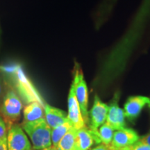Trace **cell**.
I'll return each instance as SVG.
<instances>
[{
    "label": "cell",
    "instance_id": "6da1fadb",
    "mask_svg": "<svg viewBox=\"0 0 150 150\" xmlns=\"http://www.w3.org/2000/svg\"><path fill=\"white\" fill-rule=\"evenodd\" d=\"M0 71L10 77L16 88V92H18L19 97L23 99L26 104L37 102L44 107L46 103L44 102L31 81L25 74L21 65L17 63L1 65Z\"/></svg>",
    "mask_w": 150,
    "mask_h": 150
},
{
    "label": "cell",
    "instance_id": "7a4b0ae2",
    "mask_svg": "<svg viewBox=\"0 0 150 150\" xmlns=\"http://www.w3.org/2000/svg\"><path fill=\"white\" fill-rule=\"evenodd\" d=\"M21 127L31 139L33 150H42L52 147V129L45 117L33 122H23Z\"/></svg>",
    "mask_w": 150,
    "mask_h": 150
},
{
    "label": "cell",
    "instance_id": "3957f363",
    "mask_svg": "<svg viewBox=\"0 0 150 150\" xmlns=\"http://www.w3.org/2000/svg\"><path fill=\"white\" fill-rule=\"evenodd\" d=\"M72 85L74 88V91L76 100L81 111L82 117L86 125H89L88 117V86L83 74V71L80 65L75 63L74 73H73V81Z\"/></svg>",
    "mask_w": 150,
    "mask_h": 150
},
{
    "label": "cell",
    "instance_id": "277c9868",
    "mask_svg": "<svg viewBox=\"0 0 150 150\" xmlns=\"http://www.w3.org/2000/svg\"><path fill=\"white\" fill-rule=\"evenodd\" d=\"M22 108V100L16 91L13 89L7 91L0 102V113L6 123L10 126L14 124V122L18 120Z\"/></svg>",
    "mask_w": 150,
    "mask_h": 150
},
{
    "label": "cell",
    "instance_id": "5b68a950",
    "mask_svg": "<svg viewBox=\"0 0 150 150\" xmlns=\"http://www.w3.org/2000/svg\"><path fill=\"white\" fill-rule=\"evenodd\" d=\"M8 150H31L32 146L22 127L13 124L8 127L6 135Z\"/></svg>",
    "mask_w": 150,
    "mask_h": 150
},
{
    "label": "cell",
    "instance_id": "8992f818",
    "mask_svg": "<svg viewBox=\"0 0 150 150\" xmlns=\"http://www.w3.org/2000/svg\"><path fill=\"white\" fill-rule=\"evenodd\" d=\"M120 96V91L115 92L108 106V114L106 120V123L116 131L125 128L126 127L124 110L119 106Z\"/></svg>",
    "mask_w": 150,
    "mask_h": 150
},
{
    "label": "cell",
    "instance_id": "52a82bcc",
    "mask_svg": "<svg viewBox=\"0 0 150 150\" xmlns=\"http://www.w3.org/2000/svg\"><path fill=\"white\" fill-rule=\"evenodd\" d=\"M108 109V105L103 102L98 95L96 94L94 97L93 106L88 111V127L90 129L95 131H98L99 127L106 122Z\"/></svg>",
    "mask_w": 150,
    "mask_h": 150
},
{
    "label": "cell",
    "instance_id": "ba28073f",
    "mask_svg": "<svg viewBox=\"0 0 150 150\" xmlns=\"http://www.w3.org/2000/svg\"><path fill=\"white\" fill-rule=\"evenodd\" d=\"M150 104V98L137 95L131 96L127 99L124 106V113L129 121L134 122L140 115L142 110L146 105Z\"/></svg>",
    "mask_w": 150,
    "mask_h": 150
},
{
    "label": "cell",
    "instance_id": "9c48e42d",
    "mask_svg": "<svg viewBox=\"0 0 150 150\" xmlns=\"http://www.w3.org/2000/svg\"><path fill=\"white\" fill-rule=\"evenodd\" d=\"M67 104H68V113L67 117L71 126L76 130L83 128L86 126V124L82 117L81 111L75 96L72 85L70 86Z\"/></svg>",
    "mask_w": 150,
    "mask_h": 150
},
{
    "label": "cell",
    "instance_id": "30bf717a",
    "mask_svg": "<svg viewBox=\"0 0 150 150\" xmlns=\"http://www.w3.org/2000/svg\"><path fill=\"white\" fill-rule=\"evenodd\" d=\"M140 139L138 133L133 129L123 128L114 132L110 146L116 148L129 147Z\"/></svg>",
    "mask_w": 150,
    "mask_h": 150
},
{
    "label": "cell",
    "instance_id": "8fae6325",
    "mask_svg": "<svg viewBox=\"0 0 150 150\" xmlns=\"http://www.w3.org/2000/svg\"><path fill=\"white\" fill-rule=\"evenodd\" d=\"M45 119L51 129L59 126L67 121V115L64 110L46 104L44 106Z\"/></svg>",
    "mask_w": 150,
    "mask_h": 150
},
{
    "label": "cell",
    "instance_id": "7c38bea8",
    "mask_svg": "<svg viewBox=\"0 0 150 150\" xmlns=\"http://www.w3.org/2000/svg\"><path fill=\"white\" fill-rule=\"evenodd\" d=\"M95 144L91 129L88 127L76 130L74 150H89Z\"/></svg>",
    "mask_w": 150,
    "mask_h": 150
},
{
    "label": "cell",
    "instance_id": "4fadbf2b",
    "mask_svg": "<svg viewBox=\"0 0 150 150\" xmlns=\"http://www.w3.org/2000/svg\"><path fill=\"white\" fill-rule=\"evenodd\" d=\"M44 107L40 103L34 102L28 104L23 110V122H33L44 117Z\"/></svg>",
    "mask_w": 150,
    "mask_h": 150
},
{
    "label": "cell",
    "instance_id": "5bb4252c",
    "mask_svg": "<svg viewBox=\"0 0 150 150\" xmlns=\"http://www.w3.org/2000/svg\"><path fill=\"white\" fill-rule=\"evenodd\" d=\"M72 128L70 123L69 122L68 120L65 122L64 123L59 126L52 129L51 131V140H52V147L56 149L58 144L61 140V138L65 136L69 129Z\"/></svg>",
    "mask_w": 150,
    "mask_h": 150
},
{
    "label": "cell",
    "instance_id": "9a60e30c",
    "mask_svg": "<svg viewBox=\"0 0 150 150\" xmlns=\"http://www.w3.org/2000/svg\"><path fill=\"white\" fill-rule=\"evenodd\" d=\"M76 130L70 128L65 136L61 138L56 147V150H74Z\"/></svg>",
    "mask_w": 150,
    "mask_h": 150
},
{
    "label": "cell",
    "instance_id": "2e32d148",
    "mask_svg": "<svg viewBox=\"0 0 150 150\" xmlns=\"http://www.w3.org/2000/svg\"><path fill=\"white\" fill-rule=\"evenodd\" d=\"M98 134L102 144L110 145L114 134V129L108 124L104 123L98 129Z\"/></svg>",
    "mask_w": 150,
    "mask_h": 150
},
{
    "label": "cell",
    "instance_id": "e0dca14e",
    "mask_svg": "<svg viewBox=\"0 0 150 150\" xmlns=\"http://www.w3.org/2000/svg\"><path fill=\"white\" fill-rule=\"evenodd\" d=\"M130 150H150V147L138 140L132 145L129 146Z\"/></svg>",
    "mask_w": 150,
    "mask_h": 150
},
{
    "label": "cell",
    "instance_id": "ac0fdd59",
    "mask_svg": "<svg viewBox=\"0 0 150 150\" xmlns=\"http://www.w3.org/2000/svg\"><path fill=\"white\" fill-rule=\"evenodd\" d=\"M7 131H8V129H7L6 123L4 118L0 115V139L6 136Z\"/></svg>",
    "mask_w": 150,
    "mask_h": 150
},
{
    "label": "cell",
    "instance_id": "d6986e66",
    "mask_svg": "<svg viewBox=\"0 0 150 150\" xmlns=\"http://www.w3.org/2000/svg\"><path fill=\"white\" fill-rule=\"evenodd\" d=\"M139 141L143 142V143L149 145L150 147V131L147 133V134L145 135V136L140 137Z\"/></svg>",
    "mask_w": 150,
    "mask_h": 150
},
{
    "label": "cell",
    "instance_id": "ffe728a7",
    "mask_svg": "<svg viewBox=\"0 0 150 150\" xmlns=\"http://www.w3.org/2000/svg\"><path fill=\"white\" fill-rule=\"evenodd\" d=\"M0 150H8L6 136L0 139Z\"/></svg>",
    "mask_w": 150,
    "mask_h": 150
},
{
    "label": "cell",
    "instance_id": "44dd1931",
    "mask_svg": "<svg viewBox=\"0 0 150 150\" xmlns=\"http://www.w3.org/2000/svg\"><path fill=\"white\" fill-rule=\"evenodd\" d=\"M89 150H110V145H106L104 144H99L98 146L94 147L93 149H89Z\"/></svg>",
    "mask_w": 150,
    "mask_h": 150
},
{
    "label": "cell",
    "instance_id": "7402d4cb",
    "mask_svg": "<svg viewBox=\"0 0 150 150\" xmlns=\"http://www.w3.org/2000/svg\"><path fill=\"white\" fill-rule=\"evenodd\" d=\"M3 93V85H2V79L0 75V102H1V97Z\"/></svg>",
    "mask_w": 150,
    "mask_h": 150
},
{
    "label": "cell",
    "instance_id": "603a6c76",
    "mask_svg": "<svg viewBox=\"0 0 150 150\" xmlns=\"http://www.w3.org/2000/svg\"><path fill=\"white\" fill-rule=\"evenodd\" d=\"M110 150H130L129 147H121V148H116L111 147L110 145Z\"/></svg>",
    "mask_w": 150,
    "mask_h": 150
},
{
    "label": "cell",
    "instance_id": "cb8c5ba5",
    "mask_svg": "<svg viewBox=\"0 0 150 150\" xmlns=\"http://www.w3.org/2000/svg\"><path fill=\"white\" fill-rule=\"evenodd\" d=\"M47 150H56V149H54V147H50L47 148Z\"/></svg>",
    "mask_w": 150,
    "mask_h": 150
},
{
    "label": "cell",
    "instance_id": "d4e9b609",
    "mask_svg": "<svg viewBox=\"0 0 150 150\" xmlns=\"http://www.w3.org/2000/svg\"><path fill=\"white\" fill-rule=\"evenodd\" d=\"M148 107H149V109H150V104L149 105V106H148Z\"/></svg>",
    "mask_w": 150,
    "mask_h": 150
},
{
    "label": "cell",
    "instance_id": "484cf974",
    "mask_svg": "<svg viewBox=\"0 0 150 150\" xmlns=\"http://www.w3.org/2000/svg\"><path fill=\"white\" fill-rule=\"evenodd\" d=\"M42 150H47V149H42Z\"/></svg>",
    "mask_w": 150,
    "mask_h": 150
},
{
    "label": "cell",
    "instance_id": "4316f807",
    "mask_svg": "<svg viewBox=\"0 0 150 150\" xmlns=\"http://www.w3.org/2000/svg\"></svg>",
    "mask_w": 150,
    "mask_h": 150
}]
</instances>
